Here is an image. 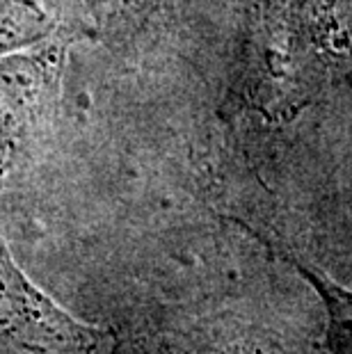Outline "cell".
I'll use <instances>...</instances> for the list:
<instances>
[{"instance_id":"cell-1","label":"cell","mask_w":352,"mask_h":354,"mask_svg":"<svg viewBox=\"0 0 352 354\" xmlns=\"http://www.w3.org/2000/svg\"><path fill=\"white\" fill-rule=\"evenodd\" d=\"M243 229H247L254 238L261 240L268 250L275 252L281 261H286L290 268L297 270V274L318 292L325 304L327 313V331H325V354H352V290L343 288L332 281L323 270L306 263L302 256L295 254L279 238L266 236L263 231L252 229L247 222L238 220Z\"/></svg>"}]
</instances>
